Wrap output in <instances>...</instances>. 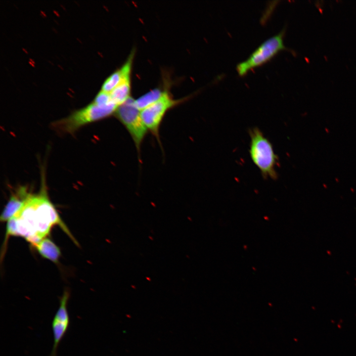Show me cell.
Instances as JSON below:
<instances>
[{"label": "cell", "mask_w": 356, "mask_h": 356, "mask_svg": "<svg viewBox=\"0 0 356 356\" xmlns=\"http://www.w3.org/2000/svg\"><path fill=\"white\" fill-rule=\"evenodd\" d=\"M43 182L39 192L31 194L22 208L13 216L16 236L25 238L33 246L46 238L52 227L58 225L77 243L49 200Z\"/></svg>", "instance_id": "cell-1"}, {"label": "cell", "mask_w": 356, "mask_h": 356, "mask_svg": "<svg viewBox=\"0 0 356 356\" xmlns=\"http://www.w3.org/2000/svg\"><path fill=\"white\" fill-rule=\"evenodd\" d=\"M250 137L249 154L254 164L265 178L275 180L278 178L276 170L278 158L270 141L258 128L249 129Z\"/></svg>", "instance_id": "cell-2"}, {"label": "cell", "mask_w": 356, "mask_h": 356, "mask_svg": "<svg viewBox=\"0 0 356 356\" xmlns=\"http://www.w3.org/2000/svg\"><path fill=\"white\" fill-rule=\"evenodd\" d=\"M118 107L114 103L99 105L92 102L87 106L74 111L66 118L53 123L52 126L57 131L73 134L88 124L114 115Z\"/></svg>", "instance_id": "cell-3"}, {"label": "cell", "mask_w": 356, "mask_h": 356, "mask_svg": "<svg viewBox=\"0 0 356 356\" xmlns=\"http://www.w3.org/2000/svg\"><path fill=\"white\" fill-rule=\"evenodd\" d=\"M285 30L270 37L262 43L246 60L236 66L238 75L243 77L249 72L266 63L281 51L287 49L284 44Z\"/></svg>", "instance_id": "cell-4"}, {"label": "cell", "mask_w": 356, "mask_h": 356, "mask_svg": "<svg viewBox=\"0 0 356 356\" xmlns=\"http://www.w3.org/2000/svg\"><path fill=\"white\" fill-rule=\"evenodd\" d=\"M114 115L129 133L140 154L141 144L148 131L143 123L140 111L135 106L134 99L131 97L118 106Z\"/></svg>", "instance_id": "cell-5"}, {"label": "cell", "mask_w": 356, "mask_h": 356, "mask_svg": "<svg viewBox=\"0 0 356 356\" xmlns=\"http://www.w3.org/2000/svg\"><path fill=\"white\" fill-rule=\"evenodd\" d=\"M185 100V98L174 99L167 90L158 100L140 111L143 123L160 144L159 130L165 115L170 109Z\"/></svg>", "instance_id": "cell-6"}, {"label": "cell", "mask_w": 356, "mask_h": 356, "mask_svg": "<svg viewBox=\"0 0 356 356\" xmlns=\"http://www.w3.org/2000/svg\"><path fill=\"white\" fill-rule=\"evenodd\" d=\"M69 297V291L67 289L65 290L60 298V306L52 320V328L54 341L50 356H56L58 345L68 328L69 316L67 306Z\"/></svg>", "instance_id": "cell-7"}, {"label": "cell", "mask_w": 356, "mask_h": 356, "mask_svg": "<svg viewBox=\"0 0 356 356\" xmlns=\"http://www.w3.org/2000/svg\"><path fill=\"white\" fill-rule=\"evenodd\" d=\"M31 193L25 186H20L11 196L0 217L2 222L8 221L22 208Z\"/></svg>", "instance_id": "cell-8"}, {"label": "cell", "mask_w": 356, "mask_h": 356, "mask_svg": "<svg viewBox=\"0 0 356 356\" xmlns=\"http://www.w3.org/2000/svg\"><path fill=\"white\" fill-rule=\"evenodd\" d=\"M134 53V51H132L122 66L111 74L104 81L101 87V91L110 93L119 85L127 74L132 72Z\"/></svg>", "instance_id": "cell-9"}, {"label": "cell", "mask_w": 356, "mask_h": 356, "mask_svg": "<svg viewBox=\"0 0 356 356\" xmlns=\"http://www.w3.org/2000/svg\"><path fill=\"white\" fill-rule=\"evenodd\" d=\"M32 246L44 258L54 263H58L61 255L60 249L50 239L45 238Z\"/></svg>", "instance_id": "cell-10"}, {"label": "cell", "mask_w": 356, "mask_h": 356, "mask_svg": "<svg viewBox=\"0 0 356 356\" xmlns=\"http://www.w3.org/2000/svg\"><path fill=\"white\" fill-rule=\"evenodd\" d=\"M131 73L127 74L119 85L110 93L113 101L118 106L125 102L131 96Z\"/></svg>", "instance_id": "cell-11"}, {"label": "cell", "mask_w": 356, "mask_h": 356, "mask_svg": "<svg viewBox=\"0 0 356 356\" xmlns=\"http://www.w3.org/2000/svg\"><path fill=\"white\" fill-rule=\"evenodd\" d=\"M166 90V88L164 89L160 88H155L134 99L135 105L141 111L158 100Z\"/></svg>", "instance_id": "cell-12"}, {"label": "cell", "mask_w": 356, "mask_h": 356, "mask_svg": "<svg viewBox=\"0 0 356 356\" xmlns=\"http://www.w3.org/2000/svg\"><path fill=\"white\" fill-rule=\"evenodd\" d=\"M92 102L99 105H106L114 103L110 93L101 90L96 94Z\"/></svg>", "instance_id": "cell-13"}]
</instances>
